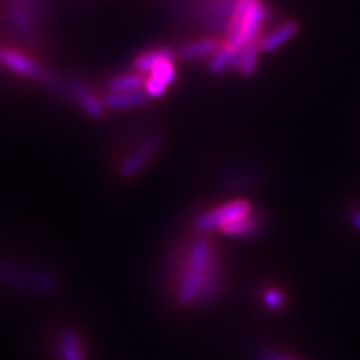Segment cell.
I'll list each match as a JSON object with an SVG mask.
<instances>
[{"label": "cell", "instance_id": "cell-1", "mask_svg": "<svg viewBox=\"0 0 360 360\" xmlns=\"http://www.w3.org/2000/svg\"><path fill=\"white\" fill-rule=\"evenodd\" d=\"M219 262L220 259L215 254L212 242L209 238L199 237L193 240L188 249L187 262L177 289L179 304L188 305L199 300L202 289Z\"/></svg>", "mask_w": 360, "mask_h": 360}, {"label": "cell", "instance_id": "cell-2", "mask_svg": "<svg viewBox=\"0 0 360 360\" xmlns=\"http://www.w3.org/2000/svg\"><path fill=\"white\" fill-rule=\"evenodd\" d=\"M269 19V7L264 0H238L236 13L225 35V44H229L233 51H240L247 45L259 42L260 30Z\"/></svg>", "mask_w": 360, "mask_h": 360}, {"label": "cell", "instance_id": "cell-3", "mask_svg": "<svg viewBox=\"0 0 360 360\" xmlns=\"http://www.w3.org/2000/svg\"><path fill=\"white\" fill-rule=\"evenodd\" d=\"M162 146H164V137L159 132L148 134L141 139L120 162V177L134 179L139 174H142L147 169V165L159 154Z\"/></svg>", "mask_w": 360, "mask_h": 360}, {"label": "cell", "instance_id": "cell-4", "mask_svg": "<svg viewBox=\"0 0 360 360\" xmlns=\"http://www.w3.org/2000/svg\"><path fill=\"white\" fill-rule=\"evenodd\" d=\"M252 210H254V207L245 199L227 202V204H222L215 207V209H210L207 212L200 214L199 217L193 220V227L202 233L222 231L225 225L236 222L238 219L247 217Z\"/></svg>", "mask_w": 360, "mask_h": 360}, {"label": "cell", "instance_id": "cell-5", "mask_svg": "<svg viewBox=\"0 0 360 360\" xmlns=\"http://www.w3.org/2000/svg\"><path fill=\"white\" fill-rule=\"evenodd\" d=\"M0 67L19 75V77L39 80V82H44L49 75L44 65L39 64L35 58L25 56L24 52L12 47H0Z\"/></svg>", "mask_w": 360, "mask_h": 360}, {"label": "cell", "instance_id": "cell-6", "mask_svg": "<svg viewBox=\"0 0 360 360\" xmlns=\"http://www.w3.org/2000/svg\"><path fill=\"white\" fill-rule=\"evenodd\" d=\"M37 17L29 11L25 6H22L20 2L12 0L11 7H8V22H11L13 32L19 35L20 39H24L25 42L35 44L39 42V27H37Z\"/></svg>", "mask_w": 360, "mask_h": 360}, {"label": "cell", "instance_id": "cell-7", "mask_svg": "<svg viewBox=\"0 0 360 360\" xmlns=\"http://www.w3.org/2000/svg\"><path fill=\"white\" fill-rule=\"evenodd\" d=\"M69 97L74 101L80 109L84 110L85 115L90 119H102L105 114V105H103V98H98L94 90L84 84L82 80H70Z\"/></svg>", "mask_w": 360, "mask_h": 360}, {"label": "cell", "instance_id": "cell-8", "mask_svg": "<svg viewBox=\"0 0 360 360\" xmlns=\"http://www.w3.org/2000/svg\"><path fill=\"white\" fill-rule=\"evenodd\" d=\"M175 58L165 60L155 67L146 77V87L143 90L150 98L162 97L175 80Z\"/></svg>", "mask_w": 360, "mask_h": 360}, {"label": "cell", "instance_id": "cell-9", "mask_svg": "<svg viewBox=\"0 0 360 360\" xmlns=\"http://www.w3.org/2000/svg\"><path fill=\"white\" fill-rule=\"evenodd\" d=\"M265 225V214L257 212V210H252V212L244 219H238L236 222L225 225L222 229L224 236L231 237H240V238H254L257 237L260 231Z\"/></svg>", "mask_w": 360, "mask_h": 360}, {"label": "cell", "instance_id": "cell-10", "mask_svg": "<svg viewBox=\"0 0 360 360\" xmlns=\"http://www.w3.org/2000/svg\"><path fill=\"white\" fill-rule=\"evenodd\" d=\"M297 32H299V24L297 22H283L278 27H276L274 30L259 40V47L262 53H269L277 51L285 45L287 42H290L292 39L295 37Z\"/></svg>", "mask_w": 360, "mask_h": 360}, {"label": "cell", "instance_id": "cell-11", "mask_svg": "<svg viewBox=\"0 0 360 360\" xmlns=\"http://www.w3.org/2000/svg\"><path fill=\"white\" fill-rule=\"evenodd\" d=\"M146 90H135V92H109L103 97V105L110 110H129L137 109L148 102Z\"/></svg>", "mask_w": 360, "mask_h": 360}, {"label": "cell", "instance_id": "cell-12", "mask_svg": "<svg viewBox=\"0 0 360 360\" xmlns=\"http://www.w3.org/2000/svg\"><path fill=\"white\" fill-rule=\"evenodd\" d=\"M172 58H175L174 51H170L167 47H159V49H152V51L139 53V56L134 58L132 65L135 72H139V74L142 75H148L157 65L162 64V62L172 60Z\"/></svg>", "mask_w": 360, "mask_h": 360}, {"label": "cell", "instance_id": "cell-13", "mask_svg": "<svg viewBox=\"0 0 360 360\" xmlns=\"http://www.w3.org/2000/svg\"><path fill=\"white\" fill-rule=\"evenodd\" d=\"M220 40L214 35L210 37L195 40V42H191L187 45H184L182 49L179 51V57L182 60H199V58H205V57H212L215 51L220 47Z\"/></svg>", "mask_w": 360, "mask_h": 360}, {"label": "cell", "instance_id": "cell-14", "mask_svg": "<svg viewBox=\"0 0 360 360\" xmlns=\"http://www.w3.org/2000/svg\"><path fill=\"white\" fill-rule=\"evenodd\" d=\"M259 53H260L259 42L250 44L247 45V47L240 49V51L236 52L231 70H236L237 74L244 75V77H250V75L255 72V69H257Z\"/></svg>", "mask_w": 360, "mask_h": 360}, {"label": "cell", "instance_id": "cell-15", "mask_svg": "<svg viewBox=\"0 0 360 360\" xmlns=\"http://www.w3.org/2000/svg\"><path fill=\"white\" fill-rule=\"evenodd\" d=\"M143 87H146V75L135 70L114 75L107 82L109 92H135V90H143Z\"/></svg>", "mask_w": 360, "mask_h": 360}, {"label": "cell", "instance_id": "cell-16", "mask_svg": "<svg viewBox=\"0 0 360 360\" xmlns=\"http://www.w3.org/2000/svg\"><path fill=\"white\" fill-rule=\"evenodd\" d=\"M222 287H224V267H222V262H219L215 265L214 272L210 274L209 281H207L204 289H202L200 297L197 302L202 305L214 304V300L217 299L220 292H222Z\"/></svg>", "mask_w": 360, "mask_h": 360}, {"label": "cell", "instance_id": "cell-17", "mask_svg": "<svg viewBox=\"0 0 360 360\" xmlns=\"http://www.w3.org/2000/svg\"><path fill=\"white\" fill-rule=\"evenodd\" d=\"M60 357L62 360H84L82 342L75 330L67 328L60 337Z\"/></svg>", "mask_w": 360, "mask_h": 360}, {"label": "cell", "instance_id": "cell-18", "mask_svg": "<svg viewBox=\"0 0 360 360\" xmlns=\"http://www.w3.org/2000/svg\"><path fill=\"white\" fill-rule=\"evenodd\" d=\"M233 57H236V51H233L231 45L225 44V42L220 44V47L215 51V53L210 57V60H209L210 74L220 75V74H224L225 70L231 69Z\"/></svg>", "mask_w": 360, "mask_h": 360}, {"label": "cell", "instance_id": "cell-19", "mask_svg": "<svg viewBox=\"0 0 360 360\" xmlns=\"http://www.w3.org/2000/svg\"><path fill=\"white\" fill-rule=\"evenodd\" d=\"M260 177V172L255 169H240L236 170V172H231L225 179L224 186L225 188H245L249 186H254Z\"/></svg>", "mask_w": 360, "mask_h": 360}, {"label": "cell", "instance_id": "cell-20", "mask_svg": "<svg viewBox=\"0 0 360 360\" xmlns=\"http://www.w3.org/2000/svg\"><path fill=\"white\" fill-rule=\"evenodd\" d=\"M264 304L272 310H281L285 305V294L278 289H267L264 292Z\"/></svg>", "mask_w": 360, "mask_h": 360}, {"label": "cell", "instance_id": "cell-21", "mask_svg": "<svg viewBox=\"0 0 360 360\" xmlns=\"http://www.w3.org/2000/svg\"><path fill=\"white\" fill-rule=\"evenodd\" d=\"M260 360H297V359L282 352H277V350H264V352L260 354Z\"/></svg>", "mask_w": 360, "mask_h": 360}, {"label": "cell", "instance_id": "cell-22", "mask_svg": "<svg viewBox=\"0 0 360 360\" xmlns=\"http://www.w3.org/2000/svg\"><path fill=\"white\" fill-rule=\"evenodd\" d=\"M352 224H354V227L357 229V231H360V210H357V212H354Z\"/></svg>", "mask_w": 360, "mask_h": 360}, {"label": "cell", "instance_id": "cell-23", "mask_svg": "<svg viewBox=\"0 0 360 360\" xmlns=\"http://www.w3.org/2000/svg\"><path fill=\"white\" fill-rule=\"evenodd\" d=\"M188 2H193V4H205V2H212V0H188Z\"/></svg>", "mask_w": 360, "mask_h": 360}]
</instances>
